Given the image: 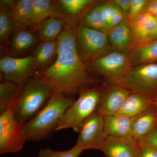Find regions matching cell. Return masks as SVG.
<instances>
[{
  "instance_id": "6da1fadb",
  "label": "cell",
  "mask_w": 157,
  "mask_h": 157,
  "mask_svg": "<svg viewBox=\"0 0 157 157\" xmlns=\"http://www.w3.org/2000/svg\"><path fill=\"white\" fill-rule=\"evenodd\" d=\"M40 77L53 92L66 95L74 92L89 81L86 68L77 51L57 56L53 64Z\"/></svg>"
},
{
  "instance_id": "7a4b0ae2",
  "label": "cell",
  "mask_w": 157,
  "mask_h": 157,
  "mask_svg": "<svg viewBox=\"0 0 157 157\" xmlns=\"http://www.w3.org/2000/svg\"><path fill=\"white\" fill-rule=\"evenodd\" d=\"M67 95L53 92L44 107L23 125L27 140L41 141L56 132L65 113L75 101Z\"/></svg>"
},
{
  "instance_id": "3957f363",
  "label": "cell",
  "mask_w": 157,
  "mask_h": 157,
  "mask_svg": "<svg viewBox=\"0 0 157 157\" xmlns=\"http://www.w3.org/2000/svg\"><path fill=\"white\" fill-rule=\"evenodd\" d=\"M53 93L40 77L29 79L12 107L17 121L22 125L29 121L44 107Z\"/></svg>"
},
{
  "instance_id": "277c9868",
  "label": "cell",
  "mask_w": 157,
  "mask_h": 157,
  "mask_svg": "<svg viewBox=\"0 0 157 157\" xmlns=\"http://www.w3.org/2000/svg\"><path fill=\"white\" fill-rule=\"evenodd\" d=\"M101 93L95 88L82 91L67 109L56 131L68 128L78 132L84 121L97 110Z\"/></svg>"
},
{
  "instance_id": "5b68a950",
  "label": "cell",
  "mask_w": 157,
  "mask_h": 157,
  "mask_svg": "<svg viewBox=\"0 0 157 157\" xmlns=\"http://www.w3.org/2000/svg\"><path fill=\"white\" fill-rule=\"evenodd\" d=\"M76 31L77 51L82 61L91 62L112 51L107 34L82 25Z\"/></svg>"
},
{
  "instance_id": "8992f818",
  "label": "cell",
  "mask_w": 157,
  "mask_h": 157,
  "mask_svg": "<svg viewBox=\"0 0 157 157\" xmlns=\"http://www.w3.org/2000/svg\"><path fill=\"white\" fill-rule=\"evenodd\" d=\"M114 84L127 88L132 92L155 96L157 93V63L132 67L124 77Z\"/></svg>"
},
{
  "instance_id": "52a82bcc",
  "label": "cell",
  "mask_w": 157,
  "mask_h": 157,
  "mask_svg": "<svg viewBox=\"0 0 157 157\" xmlns=\"http://www.w3.org/2000/svg\"><path fill=\"white\" fill-rule=\"evenodd\" d=\"M26 140L23 125L15 118L12 107L0 113V154L20 151Z\"/></svg>"
},
{
  "instance_id": "ba28073f",
  "label": "cell",
  "mask_w": 157,
  "mask_h": 157,
  "mask_svg": "<svg viewBox=\"0 0 157 157\" xmlns=\"http://www.w3.org/2000/svg\"><path fill=\"white\" fill-rule=\"evenodd\" d=\"M132 67L128 54L113 51L90 62V70L111 82L123 78Z\"/></svg>"
},
{
  "instance_id": "9c48e42d",
  "label": "cell",
  "mask_w": 157,
  "mask_h": 157,
  "mask_svg": "<svg viewBox=\"0 0 157 157\" xmlns=\"http://www.w3.org/2000/svg\"><path fill=\"white\" fill-rule=\"evenodd\" d=\"M76 145L83 151L103 148L107 137L104 129V117L95 111L80 127Z\"/></svg>"
},
{
  "instance_id": "30bf717a",
  "label": "cell",
  "mask_w": 157,
  "mask_h": 157,
  "mask_svg": "<svg viewBox=\"0 0 157 157\" xmlns=\"http://www.w3.org/2000/svg\"><path fill=\"white\" fill-rule=\"evenodd\" d=\"M38 68L33 56L21 58L6 56L0 60V70L5 81L23 86Z\"/></svg>"
},
{
  "instance_id": "8fae6325",
  "label": "cell",
  "mask_w": 157,
  "mask_h": 157,
  "mask_svg": "<svg viewBox=\"0 0 157 157\" xmlns=\"http://www.w3.org/2000/svg\"><path fill=\"white\" fill-rule=\"evenodd\" d=\"M132 93L127 88L114 84L104 93H101L96 111L104 117L116 115Z\"/></svg>"
},
{
  "instance_id": "7c38bea8",
  "label": "cell",
  "mask_w": 157,
  "mask_h": 157,
  "mask_svg": "<svg viewBox=\"0 0 157 157\" xmlns=\"http://www.w3.org/2000/svg\"><path fill=\"white\" fill-rule=\"evenodd\" d=\"M139 146L138 140L133 137L107 136L101 151L105 157H136Z\"/></svg>"
},
{
  "instance_id": "4fadbf2b",
  "label": "cell",
  "mask_w": 157,
  "mask_h": 157,
  "mask_svg": "<svg viewBox=\"0 0 157 157\" xmlns=\"http://www.w3.org/2000/svg\"><path fill=\"white\" fill-rule=\"evenodd\" d=\"M107 35L110 47L113 51L128 53L133 48L132 28L127 19L110 29Z\"/></svg>"
},
{
  "instance_id": "5bb4252c",
  "label": "cell",
  "mask_w": 157,
  "mask_h": 157,
  "mask_svg": "<svg viewBox=\"0 0 157 157\" xmlns=\"http://www.w3.org/2000/svg\"><path fill=\"white\" fill-rule=\"evenodd\" d=\"M133 43L136 45L146 42L157 29V19L153 14L143 11L130 22Z\"/></svg>"
},
{
  "instance_id": "9a60e30c",
  "label": "cell",
  "mask_w": 157,
  "mask_h": 157,
  "mask_svg": "<svg viewBox=\"0 0 157 157\" xmlns=\"http://www.w3.org/2000/svg\"><path fill=\"white\" fill-rule=\"evenodd\" d=\"M153 106L154 101L151 97L132 92L125 100L117 114L132 118Z\"/></svg>"
},
{
  "instance_id": "2e32d148",
  "label": "cell",
  "mask_w": 157,
  "mask_h": 157,
  "mask_svg": "<svg viewBox=\"0 0 157 157\" xmlns=\"http://www.w3.org/2000/svg\"><path fill=\"white\" fill-rule=\"evenodd\" d=\"M157 126V110L154 106L132 118V137L139 140Z\"/></svg>"
},
{
  "instance_id": "e0dca14e",
  "label": "cell",
  "mask_w": 157,
  "mask_h": 157,
  "mask_svg": "<svg viewBox=\"0 0 157 157\" xmlns=\"http://www.w3.org/2000/svg\"><path fill=\"white\" fill-rule=\"evenodd\" d=\"M104 119V129L107 136L118 138L133 137L132 118L116 114L105 117Z\"/></svg>"
},
{
  "instance_id": "ac0fdd59",
  "label": "cell",
  "mask_w": 157,
  "mask_h": 157,
  "mask_svg": "<svg viewBox=\"0 0 157 157\" xmlns=\"http://www.w3.org/2000/svg\"><path fill=\"white\" fill-rule=\"evenodd\" d=\"M132 67L157 62V39L136 45L128 53Z\"/></svg>"
},
{
  "instance_id": "d6986e66",
  "label": "cell",
  "mask_w": 157,
  "mask_h": 157,
  "mask_svg": "<svg viewBox=\"0 0 157 157\" xmlns=\"http://www.w3.org/2000/svg\"><path fill=\"white\" fill-rule=\"evenodd\" d=\"M34 0L11 1L9 6L15 30L22 26H28L33 10ZM15 31V30H14Z\"/></svg>"
},
{
  "instance_id": "ffe728a7",
  "label": "cell",
  "mask_w": 157,
  "mask_h": 157,
  "mask_svg": "<svg viewBox=\"0 0 157 157\" xmlns=\"http://www.w3.org/2000/svg\"><path fill=\"white\" fill-rule=\"evenodd\" d=\"M57 13L54 2L49 0H34L33 10L28 27L33 30H37L43 21L49 17H55Z\"/></svg>"
},
{
  "instance_id": "44dd1931",
  "label": "cell",
  "mask_w": 157,
  "mask_h": 157,
  "mask_svg": "<svg viewBox=\"0 0 157 157\" xmlns=\"http://www.w3.org/2000/svg\"><path fill=\"white\" fill-rule=\"evenodd\" d=\"M28 26L18 28L14 31L11 40V48L16 52H23L33 47L37 42L33 30Z\"/></svg>"
},
{
  "instance_id": "7402d4cb",
  "label": "cell",
  "mask_w": 157,
  "mask_h": 157,
  "mask_svg": "<svg viewBox=\"0 0 157 157\" xmlns=\"http://www.w3.org/2000/svg\"><path fill=\"white\" fill-rule=\"evenodd\" d=\"M104 4L98 3L86 11L82 17V25L107 34L109 29L103 16Z\"/></svg>"
},
{
  "instance_id": "603a6c76",
  "label": "cell",
  "mask_w": 157,
  "mask_h": 157,
  "mask_svg": "<svg viewBox=\"0 0 157 157\" xmlns=\"http://www.w3.org/2000/svg\"><path fill=\"white\" fill-rule=\"evenodd\" d=\"M63 22L57 17H49L41 24L37 29V34L42 42L56 40L63 30Z\"/></svg>"
},
{
  "instance_id": "cb8c5ba5",
  "label": "cell",
  "mask_w": 157,
  "mask_h": 157,
  "mask_svg": "<svg viewBox=\"0 0 157 157\" xmlns=\"http://www.w3.org/2000/svg\"><path fill=\"white\" fill-rule=\"evenodd\" d=\"M23 86L4 81L0 84V113L11 107L21 92Z\"/></svg>"
},
{
  "instance_id": "d4e9b609",
  "label": "cell",
  "mask_w": 157,
  "mask_h": 157,
  "mask_svg": "<svg viewBox=\"0 0 157 157\" xmlns=\"http://www.w3.org/2000/svg\"><path fill=\"white\" fill-rule=\"evenodd\" d=\"M58 43L56 40L43 41L39 43L34 52L38 68L44 67L48 64L53 57L56 55Z\"/></svg>"
},
{
  "instance_id": "484cf974",
  "label": "cell",
  "mask_w": 157,
  "mask_h": 157,
  "mask_svg": "<svg viewBox=\"0 0 157 157\" xmlns=\"http://www.w3.org/2000/svg\"><path fill=\"white\" fill-rule=\"evenodd\" d=\"M58 47L56 56L65 52L77 51L76 31L73 27H67L57 39Z\"/></svg>"
},
{
  "instance_id": "4316f807",
  "label": "cell",
  "mask_w": 157,
  "mask_h": 157,
  "mask_svg": "<svg viewBox=\"0 0 157 157\" xmlns=\"http://www.w3.org/2000/svg\"><path fill=\"white\" fill-rule=\"evenodd\" d=\"M15 30L10 7L5 1H1L0 6V40L5 42Z\"/></svg>"
},
{
  "instance_id": "83f0119b",
  "label": "cell",
  "mask_w": 157,
  "mask_h": 157,
  "mask_svg": "<svg viewBox=\"0 0 157 157\" xmlns=\"http://www.w3.org/2000/svg\"><path fill=\"white\" fill-rule=\"evenodd\" d=\"M94 2L92 0H60L59 2L68 14L76 15Z\"/></svg>"
},
{
  "instance_id": "f1b7e54d",
  "label": "cell",
  "mask_w": 157,
  "mask_h": 157,
  "mask_svg": "<svg viewBox=\"0 0 157 157\" xmlns=\"http://www.w3.org/2000/svg\"><path fill=\"white\" fill-rule=\"evenodd\" d=\"M83 151L75 144L72 148L67 151H58L50 148L39 150L38 157H79Z\"/></svg>"
},
{
  "instance_id": "f546056e",
  "label": "cell",
  "mask_w": 157,
  "mask_h": 157,
  "mask_svg": "<svg viewBox=\"0 0 157 157\" xmlns=\"http://www.w3.org/2000/svg\"><path fill=\"white\" fill-rule=\"evenodd\" d=\"M148 0H132L130 11L126 19L131 22L144 11Z\"/></svg>"
},
{
  "instance_id": "4dcf8cb0",
  "label": "cell",
  "mask_w": 157,
  "mask_h": 157,
  "mask_svg": "<svg viewBox=\"0 0 157 157\" xmlns=\"http://www.w3.org/2000/svg\"><path fill=\"white\" fill-rule=\"evenodd\" d=\"M137 140L140 144L149 145L157 149V126L146 136Z\"/></svg>"
},
{
  "instance_id": "1f68e13d",
  "label": "cell",
  "mask_w": 157,
  "mask_h": 157,
  "mask_svg": "<svg viewBox=\"0 0 157 157\" xmlns=\"http://www.w3.org/2000/svg\"><path fill=\"white\" fill-rule=\"evenodd\" d=\"M113 9L112 15L109 22V29L112 28L116 26L122 22L124 20L126 19L122 11H121L117 6L113 3Z\"/></svg>"
},
{
  "instance_id": "d6a6232c",
  "label": "cell",
  "mask_w": 157,
  "mask_h": 157,
  "mask_svg": "<svg viewBox=\"0 0 157 157\" xmlns=\"http://www.w3.org/2000/svg\"><path fill=\"white\" fill-rule=\"evenodd\" d=\"M136 157H157V149L149 145L139 144Z\"/></svg>"
},
{
  "instance_id": "836d02e7",
  "label": "cell",
  "mask_w": 157,
  "mask_h": 157,
  "mask_svg": "<svg viewBox=\"0 0 157 157\" xmlns=\"http://www.w3.org/2000/svg\"><path fill=\"white\" fill-rule=\"evenodd\" d=\"M132 0H114L113 2L122 11L125 19L128 14Z\"/></svg>"
},
{
  "instance_id": "e575fe53",
  "label": "cell",
  "mask_w": 157,
  "mask_h": 157,
  "mask_svg": "<svg viewBox=\"0 0 157 157\" xmlns=\"http://www.w3.org/2000/svg\"><path fill=\"white\" fill-rule=\"evenodd\" d=\"M144 11L149 12L153 14L156 13L157 12V0L149 1Z\"/></svg>"
},
{
  "instance_id": "d590c367",
  "label": "cell",
  "mask_w": 157,
  "mask_h": 157,
  "mask_svg": "<svg viewBox=\"0 0 157 157\" xmlns=\"http://www.w3.org/2000/svg\"><path fill=\"white\" fill-rule=\"evenodd\" d=\"M157 39V29L155 32L147 39L146 42L147 41H152V40H156Z\"/></svg>"
},
{
  "instance_id": "8d00e7d4",
  "label": "cell",
  "mask_w": 157,
  "mask_h": 157,
  "mask_svg": "<svg viewBox=\"0 0 157 157\" xmlns=\"http://www.w3.org/2000/svg\"><path fill=\"white\" fill-rule=\"evenodd\" d=\"M154 97V98H153L154 101V107L157 110V93L155 94Z\"/></svg>"
},
{
  "instance_id": "74e56055",
  "label": "cell",
  "mask_w": 157,
  "mask_h": 157,
  "mask_svg": "<svg viewBox=\"0 0 157 157\" xmlns=\"http://www.w3.org/2000/svg\"><path fill=\"white\" fill-rule=\"evenodd\" d=\"M153 15H154L155 17H156L157 19V12H156V13H155V14H154Z\"/></svg>"
}]
</instances>
